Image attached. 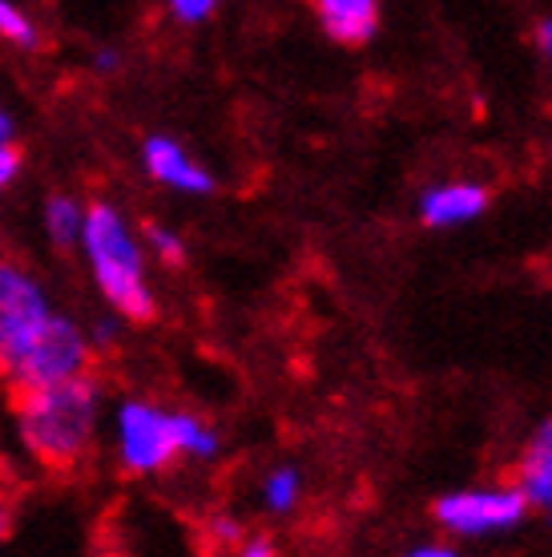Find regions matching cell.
Masks as SVG:
<instances>
[{
    "instance_id": "20",
    "label": "cell",
    "mask_w": 552,
    "mask_h": 557,
    "mask_svg": "<svg viewBox=\"0 0 552 557\" xmlns=\"http://www.w3.org/2000/svg\"><path fill=\"white\" fill-rule=\"evenodd\" d=\"M238 549H242L247 557H266V554H275V545H271V542H242Z\"/></svg>"
},
{
    "instance_id": "1",
    "label": "cell",
    "mask_w": 552,
    "mask_h": 557,
    "mask_svg": "<svg viewBox=\"0 0 552 557\" xmlns=\"http://www.w3.org/2000/svg\"><path fill=\"white\" fill-rule=\"evenodd\" d=\"M105 420V388L93 368L81 376L13 392V429L28 457L49 473H73L89 460Z\"/></svg>"
},
{
    "instance_id": "9",
    "label": "cell",
    "mask_w": 552,
    "mask_h": 557,
    "mask_svg": "<svg viewBox=\"0 0 552 557\" xmlns=\"http://www.w3.org/2000/svg\"><path fill=\"white\" fill-rule=\"evenodd\" d=\"M488 195L480 186H468V182H456V186H443V190H431L424 198V223L428 226H456V223H472L484 210Z\"/></svg>"
},
{
    "instance_id": "11",
    "label": "cell",
    "mask_w": 552,
    "mask_h": 557,
    "mask_svg": "<svg viewBox=\"0 0 552 557\" xmlns=\"http://www.w3.org/2000/svg\"><path fill=\"white\" fill-rule=\"evenodd\" d=\"M520 493L532 505H552V420L537 432V441L528 445L520 460Z\"/></svg>"
},
{
    "instance_id": "12",
    "label": "cell",
    "mask_w": 552,
    "mask_h": 557,
    "mask_svg": "<svg viewBox=\"0 0 552 557\" xmlns=\"http://www.w3.org/2000/svg\"><path fill=\"white\" fill-rule=\"evenodd\" d=\"M0 41L21 49V53L41 49V25L33 21V13L21 0H0Z\"/></svg>"
},
{
    "instance_id": "4",
    "label": "cell",
    "mask_w": 552,
    "mask_h": 557,
    "mask_svg": "<svg viewBox=\"0 0 552 557\" xmlns=\"http://www.w3.org/2000/svg\"><path fill=\"white\" fill-rule=\"evenodd\" d=\"M93 356L97 348L89 339V327L49 307L21 332L0 339V380L9 392L41 388V384H57V380L89 372Z\"/></svg>"
},
{
    "instance_id": "17",
    "label": "cell",
    "mask_w": 552,
    "mask_h": 557,
    "mask_svg": "<svg viewBox=\"0 0 552 557\" xmlns=\"http://www.w3.org/2000/svg\"><path fill=\"white\" fill-rule=\"evenodd\" d=\"M210 537L222 545H238V537H247V533H242V525H238L235 517H214L210 521Z\"/></svg>"
},
{
    "instance_id": "6",
    "label": "cell",
    "mask_w": 552,
    "mask_h": 557,
    "mask_svg": "<svg viewBox=\"0 0 552 557\" xmlns=\"http://www.w3.org/2000/svg\"><path fill=\"white\" fill-rule=\"evenodd\" d=\"M141 170H146L150 182L186 198H206L218 186L214 174L178 138H166V134H150V138L141 141Z\"/></svg>"
},
{
    "instance_id": "7",
    "label": "cell",
    "mask_w": 552,
    "mask_h": 557,
    "mask_svg": "<svg viewBox=\"0 0 552 557\" xmlns=\"http://www.w3.org/2000/svg\"><path fill=\"white\" fill-rule=\"evenodd\" d=\"M53 307V295L25 263L0 255V339L21 332L25 323L45 315Z\"/></svg>"
},
{
    "instance_id": "21",
    "label": "cell",
    "mask_w": 552,
    "mask_h": 557,
    "mask_svg": "<svg viewBox=\"0 0 552 557\" xmlns=\"http://www.w3.org/2000/svg\"><path fill=\"white\" fill-rule=\"evenodd\" d=\"M0 138H13V117H9L4 106H0Z\"/></svg>"
},
{
    "instance_id": "5",
    "label": "cell",
    "mask_w": 552,
    "mask_h": 557,
    "mask_svg": "<svg viewBox=\"0 0 552 557\" xmlns=\"http://www.w3.org/2000/svg\"><path fill=\"white\" fill-rule=\"evenodd\" d=\"M525 493L520 488H500V493H456V497H443L436 505L440 525H448L452 533H492L509 530L525 513Z\"/></svg>"
},
{
    "instance_id": "13",
    "label": "cell",
    "mask_w": 552,
    "mask_h": 557,
    "mask_svg": "<svg viewBox=\"0 0 552 557\" xmlns=\"http://www.w3.org/2000/svg\"><path fill=\"white\" fill-rule=\"evenodd\" d=\"M141 243H146V251H150L158 263H166V267L186 263V238H181L174 226L146 223V226H141Z\"/></svg>"
},
{
    "instance_id": "10",
    "label": "cell",
    "mask_w": 552,
    "mask_h": 557,
    "mask_svg": "<svg viewBox=\"0 0 552 557\" xmlns=\"http://www.w3.org/2000/svg\"><path fill=\"white\" fill-rule=\"evenodd\" d=\"M81 226H85V202L81 198L65 195V190H57V195L45 198L41 231H45V238H49V247H57V251H77Z\"/></svg>"
},
{
    "instance_id": "14",
    "label": "cell",
    "mask_w": 552,
    "mask_h": 557,
    "mask_svg": "<svg viewBox=\"0 0 552 557\" xmlns=\"http://www.w3.org/2000/svg\"><path fill=\"white\" fill-rule=\"evenodd\" d=\"M299 502V473L294 469H275L263 481V505L271 513H287Z\"/></svg>"
},
{
    "instance_id": "3",
    "label": "cell",
    "mask_w": 552,
    "mask_h": 557,
    "mask_svg": "<svg viewBox=\"0 0 552 557\" xmlns=\"http://www.w3.org/2000/svg\"><path fill=\"white\" fill-rule=\"evenodd\" d=\"M110 436L117 469L129 476L166 473L178 460H214L222 448L218 432L206 420L162 408L153 400H138V396L113 405Z\"/></svg>"
},
{
    "instance_id": "8",
    "label": "cell",
    "mask_w": 552,
    "mask_h": 557,
    "mask_svg": "<svg viewBox=\"0 0 552 557\" xmlns=\"http://www.w3.org/2000/svg\"><path fill=\"white\" fill-rule=\"evenodd\" d=\"M311 4H315L323 28L343 45L372 41L375 25H379V0H311Z\"/></svg>"
},
{
    "instance_id": "2",
    "label": "cell",
    "mask_w": 552,
    "mask_h": 557,
    "mask_svg": "<svg viewBox=\"0 0 552 557\" xmlns=\"http://www.w3.org/2000/svg\"><path fill=\"white\" fill-rule=\"evenodd\" d=\"M89 283L122 323H150L158 315V295L150 283V251L141 231L117 202H85V226L77 238Z\"/></svg>"
},
{
    "instance_id": "16",
    "label": "cell",
    "mask_w": 552,
    "mask_h": 557,
    "mask_svg": "<svg viewBox=\"0 0 552 557\" xmlns=\"http://www.w3.org/2000/svg\"><path fill=\"white\" fill-rule=\"evenodd\" d=\"M21 166H25V153L13 138H0V195H9L21 178Z\"/></svg>"
},
{
    "instance_id": "22",
    "label": "cell",
    "mask_w": 552,
    "mask_h": 557,
    "mask_svg": "<svg viewBox=\"0 0 552 557\" xmlns=\"http://www.w3.org/2000/svg\"><path fill=\"white\" fill-rule=\"evenodd\" d=\"M540 45H544V53L552 57V21H544V25H540Z\"/></svg>"
},
{
    "instance_id": "18",
    "label": "cell",
    "mask_w": 552,
    "mask_h": 557,
    "mask_svg": "<svg viewBox=\"0 0 552 557\" xmlns=\"http://www.w3.org/2000/svg\"><path fill=\"white\" fill-rule=\"evenodd\" d=\"M93 70L97 73H117V70H122V53H117L113 45L97 49V53H93Z\"/></svg>"
},
{
    "instance_id": "19",
    "label": "cell",
    "mask_w": 552,
    "mask_h": 557,
    "mask_svg": "<svg viewBox=\"0 0 552 557\" xmlns=\"http://www.w3.org/2000/svg\"><path fill=\"white\" fill-rule=\"evenodd\" d=\"M13 537V505L0 502V545Z\"/></svg>"
},
{
    "instance_id": "15",
    "label": "cell",
    "mask_w": 552,
    "mask_h": 557,
    "mask_svg": "<svg viewBox=\"0 0 552 557\" xmlns=\"http://www.w3.org/2000/svg\"><path fill=\"white\" fill-rule=\"evenodd\" d=\"M222 0H166V13L178 25H206L210 16L218 13Z\"/></svg>"
}]
</instances>
